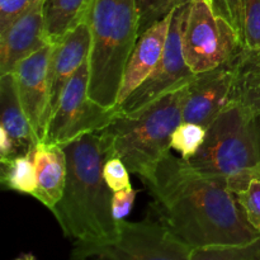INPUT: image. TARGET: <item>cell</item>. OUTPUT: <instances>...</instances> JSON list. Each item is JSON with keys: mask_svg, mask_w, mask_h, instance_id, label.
<instances>
[{"mask_svg": "<svg viewBox=\"0 0 260 260\" xmlns=\"http://www.w3.org/2000/svg\"><path fill=\"white\" fill-rule=\"evenodd\" d=\"M86 20L91 36L88 95L106 108H116L127 61L139 40L136 4L93 0Z\"/></svg>", "mask_w": 260, "mask_h": 260, "instance_id": "obj_4", "label": "cell"}, {"mask_svg": "<svg viewBox=\"0 0 260 260\" xmlns=\"http://www.w3.org/2000/svg\"><path fill=\"white\" fill-rule=\"evenodd\" d=\"M198 172L229 179L260 164V117L229 102L207 128L205 144L190 160Z\"/></svg>", "mask_w": 260, "mask_h": 260, "instance_id": "obj_5", "label": "cell"}, {"mask_svg": "<svg viewBox=\"0 0 260 260\" xmlns=\"http://www.w3.org/2000/svg\"><path fill=\"white\" fill-rule=\"evenodd\" d=\"M182 45L185 62L194 74L220 68L241 51L235 30L216 12L212 0H190Z\"/></svg>", "mask_w": 260, "mask_h": 260, "instance_id": "obj_7", "label": "cell"}, {"mask_svg": "<svg viewBox=\"0 0 260 260\" xmlns=\"http://www.w3.org/2000/svg\"><path fill=\"white\" fill-rule=\"evenodd\" d=\"M189 3L173 12L165 50L159 63L149 78L116 107L118 113H139L165 94L188 85L194 79L196 74L185 62L182 45L183 25Z\"/></svg>", "mask_w": 260, "mask_h": 260, "instance_id": "obj_9", "label": "cell"}, {"mask_svg": "<svg viewBox=\"0 0 260 260\" xmlns=\"http://www.w3.org/2000/svg\"><path fill=\"white\" fill-rule=\"evenodd\" d=\"M187 86L170 91L136 114L118 113L98 131L106 160L118 157L141 179L170 151L174 129L183 122Z\"/></svg>", "mask_w": 260, "mask_h": 260, "instance_id": "obj_3", "label": "cell"}, {"mask_svg": "<svg viewBox=\"0 0 260 260\" xmlns=\"http://www.w3.org/2000/svg\"><path fill=\"white\" fill-rule=\"evenodd\" d=\"M14 260H36V258L32 255V254H24V255L18 256V258Z\"/></svg>", "mask_w": 260, "mask_h": 260, "instance_id": "obj_28", "label": "cell"}, {"mask_svg": "<svg viewBox=\"0 0 260 260\" xmlns=\"http://www.w3.org/2000/svg\"><path fill=\"white\" fill-rule=\"evenodd\" d=\"M234 69L230 101L260 117V51L241 50L230 61Z\"/></svg>", "mask_w": 260, "mask_h": 260, "instance_id": "obj_17", "label": "cell"}, {"mask_svg": "<svg viewBox=\"0 0 260 260\" xmlns=\"http://www.w3.org/2000/svg\"><path fill=\"white\" fill-rule=\"evenodd\" d=\"M218 14L231 24L241 50L260 51V0H212Z\"/></svg>", "mask_w": 260, "mask_h": 260, "instance_id": "obj_18", "label": "cell"}, {"mask_svg": "<svg viewBox=\"0 0 260 260\" xmlns=\"http://www.w3.org/2000/svg\"><path fill=\"white\" fill-rule=\"evenodd\" d=\"M190 0H135L139 18V37L155 23L160 22L175 9Z\"/></svg>", "mask_w": 260, "mask_h": 260, "instance_id": "obj_24", "label": "cell"}, {"mask_svg": "<svg viewBox=\"0 0 260 260\" xmlns=\"http://www.w3.org/2000/svg\"><path fill=\"white\" fill-rule=\"evenodd\" d=\"M93 0H45L46 36L57 43L70 30L86 20Z\"/></svg>", "mask_w": 260, "mask_h": 260, "instance_id": "obj_19", "label": "cell"}, {"mask_svg": "<svg viewBox=\"0 0 260 260\" xmlns=\"http://www.w3.org/2000/svg\"><path fill=\"white\" fill-rule=\"evenodd\" d=\"M207 128L193 122L183 121L174 129L170 141V149L175 150L183 160H190L205 144Z\"/></svg>", "mask_w": 260, "mask_h": 260, "instance_id": "obj_22", "label": "cell"}, {"mask_svg": "<svg viewBox=\"0 0 260 260\" xmlns=\"http://www.w3.org/2000/svg\"><path fill=\"white\" fill-rule=\"evenodd\" d=\"M68 175L62 197L51 210L66 238L93 241L118 233L119 221L112 212L113 192L103 177L106 155L96 132L61 145Z\"/></svg>", "mask_w": 260, "mask_h": 260, "instance_id": "obj_2", "label": "cell"}, {"mask_svg": "<svg viewBox=\"0 0 260 260\" xmlns=\"http://www.w3.org/2000/svg\"><path fill=\"white\" fill-rule=\"evenodd\" d=\"M38 2L40 0H0V33L5 32L13 22Z\"/></svg>", "mask_w": 260, "mask_h": 260, "instance_id": "obj_26", "label": "cell"}, {"mask_svg": "<svg viewBox=\"0 0 260 260\" xmlns=\"http://www.w3.org/2000/svg\"><path fill=\"white\" fill-rule=\"evenodd\" d=\"M47 45L45 0H40L0 33V75L13 73L20 61Z\"/></svg>", "mask_w": 260, "mask_h": 260, "instance_id": "obj_12", "label": "cell"}, {"mask_svg": "<svg viewBox=\"0 0 260 260\" xmlns=\"http://www.w3.org/2000/svg\"><path fill=\"white\" fill-rule=\"evenodd\" d=\"M90 46L91 36L88 20L81 22L78 27L70 30L62 40L58 41L57 43H53L50 69H48V81H50L47 111L48 121L55 112L70 79L89 58Z\"/></svg>", "mask_w": 260, "mask_h": 260, "instance_id": "obj_13", "label": "cell"}, {"mask_svg": "<svg viewBox=\"0 0 260 260\" xmlns=\"http://www.w3.org/2000/svg\"><path fill=\"white\" fill-rule=\"evenodd\" d=\"M89 61L78 69L66 85L55 112L46 127L42 142L63 145L85 134L98 132L117 114V108H106L88 95Z\"/></svg>", "mask_w": 260, "mask_h": 260, "instance_id": "obj_8", "label": "cell"}, {"mask_svg": "<svg viewBox=\"0 0 260 260\" xmlns=\"http://www.w3.org/2000/svg\"><path fill=\"white\" fill-rule=\"evenodd\" d=\"M128 173L127 167L118 157H109L104 162L103 177L112 192H118L131 185Z\"/></svg>", "mask_w": 260, "mask_h": 260, "instance_id": "obj_25", "label": "cell"}, {"mask_svg": "<svg viewBox=\"0 0 260 260\" xmlns=\"http://www.w3.org/2000/svg\"><path fill=\"white\" fill-rule=\"evenodd\" d=\"M192 253L159 221L121 220L112 238L75 241L70 260H192Z\"/></svg>", "mask_w": 260, "mask_h": 260, "instance_id": "obj_6", "label": "cell"}, {"mask_svg": "<svg viewBox=\"0 0 260 260\" xmlns=\"http://www.w3.org/2000/svg\"><path fill=\"white\" fill-rule=\"evenodd\" d=\"M0 127L14 140L20 154L35 150L40 141L19 101L13 73L0 75Z\"/></svg>", "mask_w": 260, "mask_h": 260, "instance_id": "obj_16", "label": "cell"}, {"mask_svg": "<svg viewBox=\"0 0 260 260\" xmlns=\"http://www.w3.org/2000/svg\"><path fill=\"white\" fill-rule=\"evenodd\" d=\"M141 180L154 198L156 221L193 250L240 245L260 236L226 178L203 174L172 151Z\"/></svg>", "mask_w": 260, "mask_h": 260, "instance_id": "obj_1", "label": "cell"}, {"mask_svg": "<svg viewBox=\"0 0 260 260\" xmlns=\"http://www.w3.org/2000/svg\"><path fill=\"white\" fill-rule=\"evenodd\" d=\"M233 80L234 69L231 62L206 73L196 74L194 79L187 86L183 121L208 128L228 106Z\"/></svg>", "mask_w": 260, "mask_h": 260, "instance_id": "obj_11", "label": "cell"}, {"mask_svg": "<svg viewBox=\"0 0 260 260\" xmlns=\"http://www.w3.org/2000/svg\"><path fill=\"white\" fill-rule=\"evenodd\" d=\"M172 14L155 23L137 40L124 69L118 104L122 103L135 89L139 88L159 63L165 50Z\"/></svg>", "mask_w": 260, "mask_h": 260, "instance_id": "obj_14", "label": "cell"}, {"mask_svg": "<svg viewBox=\"0 0 260 260\" xmlns=\"http://www.w3.org/2000/svg\"><path fill=\"white\" fill-rule=\"evenodd\" d=\"M248 222L260 233V164L228 179Z\"/></svg>", "mask_w": 260, "mask_h": 260, "instance_id": "obj_20", "label": "cell"}, {"mask_svg": "<svg viewBox=\"0 0 260 260\" xmlns=\"http://www.w3.org/2000/svg\"><path fill=\"white\" fill-rule=\"evenodd\" d=\"M192 260H260V236L240 245L194 249Z\"/></svg>", "mask_w": 260, "mask_h": 260, "instance_id": "obj_23", "label": "cell"}, {"mask_svg": "<svg viewBox=\"0 0 260 260\" xmlns=\"http://www.w3.org/2000/svg\"><path fill=\"white\" fill-rule=\"evenodd\" d=\"M136 198V190L132 188V185L124 188V189L113 192L112 196V212L117 221L124 220L127 215L131 211L132 206Z\"/></svg>", "mask_w": 260, "mask_h": 260, "instance_id": "obj_27", "label": "cell"}, {"mask_svg": "<svg viewBox=\"0 0 260 260\" xmlns=\"http://www.w3.org/2000/svg\"><path fill=\"white\" fill-rule=\"evenodd\" d=\"M35 150L0 160V182L5 188L22 194H35L37 188Z\"/></svg>", "mask_w": 260, "mask_h": 260, "instance_id": "obj_21", "label": "cell"}, {"mask_svg": "<svg viewBox=\"0 0 260 260\" xmlns=\"http://www.w3.org/2000/svg\"><path fill=\"white\" fill-rule=\"evenodd\" d=\"M37 188L32 197L52 210L62 197L68 175L66 154L61 145L41 141L35 150Z\"/></svg>", "mask_w": 260, "mask_h": 260, "instance_id": "obj_15", "label": "cell"}, {"mask_svg": "<svg viewBox=\"0 0 260 260\" xmlns=\"http://www.w3.org/2000/svg\"><path fill=\"white\" fill-rule=\"evenodd\" d=\"M52 48V43L45 46L40 51L20 61L13 70L18 96L40 142L45 137L48 121V69Z\"/></svg>", "mask_w": 260, "mask_h": 260, "instance_id": "obj_10", "label": "cell"}]
</instances>
